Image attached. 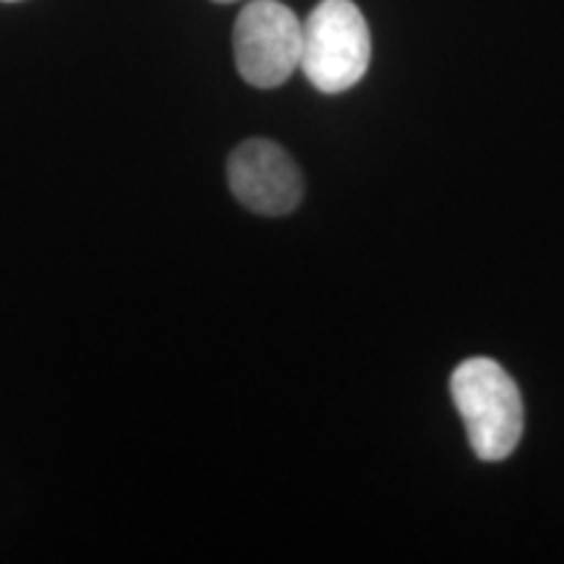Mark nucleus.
I'll return each mask as SVG.
<instances>
[{
  "label": "nucleus",
  "mask_w": 564,
  "mask_h": 564,
  "mask_svg": "<svg viewBox=\"0 0 564 564\" xmlns=\"http://www.w3.org/2000/svg\"><path fill=\"white\" fill-rule=\"evenodd\" d=\"M371 34L352 0H322L301 24V70L324 95H340L364 79Z\"/></svg>",
  "instance_id": "nucleus-2"
},
{
  "label": "nucleus",
  "mask_w": 564,
  "mask_h": 564,
  "mask_svg": "<svg viewBox=\"0 0 564 564\" xmlns=\"http://www.w3.org/2000/svg\"><path fill=\"white\" fill-rule=\"evenodd\" d=\"M449 392L474 453L486 463L510 457L525 426L523 398L510 373L491 358H468L453 371Z\"/></svg>",
  "instance_id": "nucleus-1"
},
{
  "label": "nucleus",
  "mask_w": 564,
  "mask_h": 564,
  "mask_svg": "<svg viewBox=\"0 0 564 564\" xmlns=\"http://www.w3.org/2000/svg\"><path fill=\"white\" fill-rule=\"evenodd\" d=\"M230 192L264 217L288 215L303 199V178L291 154L270 139H249L228 160Z\"/></svg>",
  "instance_id": "nucleus-4"
},
{
  "label": "nucleus",
  "mask_w": 564,
  "mask_h": 564,
  "mask_svg": "<svg viewBox=\"0 0 564 564\" xmlns=\"http://www.w3.org/2000/svg\"><path fill=\"white\" fill-rule=\"evenodd\" d=\"M232 53L243 82L274 89L301 66V21L280 0H251L232 26Z\"/></svg>",
  "instance_id": "nucleus-3"
},
{
  "label": "nucleus",
  "mask_w": 564,
  "mask_h": 564,
  "mask_svg": "<svg viewBox=\"0 0 564 564\" xmlns=\"http://www.w3.org/2000/svg\"><path fill=\"white\" fill-rule=\"evenodd\" d=\"M215 3H232V0H215Z\"/></svg>",
  "instance_id": "nucleus-5"
},
{
  "label": "nucleus",
  "mask_w": 564,
  "mask_h": 564,
  "mask_svg": "<svg viewBox=\"0 0 564 564\" xmlns=\"http://www.w3.org/2000/svg\"><path fill=\"white\" fill-rule=\"evenodd\" d=\"M6 3H11V0H6Z\"/></svg>",
  "instance_id": "nucleus-6"
}]
</instances>
